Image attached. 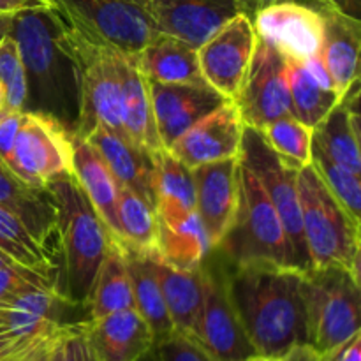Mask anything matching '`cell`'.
<instances>
[{
    "label": "cell",
    "mask_w": 361,
    "mask_h": 361,
    "mask_svg": "<svg viewBox=\"0 0 361 361\" xmlns=\"http://www.w3.org/2000/svg\"><path fill=\"white\" fill-rule=\"evenodd\" d=\"M226 274L233 305L257 356L282 358L295 345L307 344L302 271L275 264H226Z\"/></svg>",
    "instance_id": "cell-1"
},
{
    "label": "cell",
    "mask_w": 361,
    "mask_h": 361,
    "mask_svg": "<svg viewBox=\"0 0 361 361\" xmlns=\"http://www.w3.org/2000/svg\"><path fill=\"white\" fill-rule=\"evenodd\" d=\"M4 34L20 48L27 74V106L59 120L71 134L80 115V78L74 60L59 42L60 16L55 9L27 11L2 18Z\"/></svg>",
    "instance_id": "cell-2"
},
{
    "label": "cell",
    "mask_w": 361,
    "mask_h": 361,
    "mask_svg": "<svg viewBox=\"0 0 361 361\" xmlns=\"http://www.w3.org/2000/svg\"><path fill=\"white\" fill-rule=\"evenodd\" d=\"M42 190L56 215L59 256L62 257L60 293L76 307H85L99 267L116 240L73 173L51 180Z\"/></svg>",
    "instance_id": "cell-3"
},
{
    "label": "cell",
    "mask_w": 361,
    "mask_h": 361,
    "mask_svg": "<svg viewBox=\"0 0 361 361\" xmlns=\"http://www.w3.org/2000/svg\"><path fill=\"white\" fill-rule=\"evenodd\" d=\"M59 42L74 60L80 78V115L73 136L87 137L95 127H106L129 141L123 127V95L120 81L122 51L87 37L67 25L62 16Z\"/></svg>",
    "instance_id": "cell-4"
},
{
    "label": "cell",
    "mask_w": 361,
    "mask_h": 361,
    "mask_svg": "<svg viewBox=\"0 0 361 361\" xmlns=\"http://www.w3.org/2000/svg\"><path fill=\"white\" fill-rule=\"evenodd\" d=\"M228 267H291L281 217L256 176L238 161V208L224 238L214 247Z\"/></svg>",
    "instance_id": "cell-5"
},
{
    "label": "cell",
    "mask_w": 361,
    "mask_h": 361,
    "mask_svg": "<svg viewBox=\"0 0 361 361\" xmlns=\"http://www.w3.org/2000/svg\"><path fill=\"white\" fill-rule=\"evenodd\" d=\"M296 187L312 267H338L360 277L361 222L335 200L312 162L296 173Z\"/></svg>",
    "instance_id": "cell-6"
},
{
    "label": "cell",
    "mask_w": 361,
    "mask_h": 361,
    "mask_svg": "<svg viewBox=\"0 0 361 361\" xmlns=\"http://www.w3.org/2000/svg\"><path fill=\"white\" fill-rule=\"evenodd\" d=\"M307 344L317 355L361 331L360 277L338 267L310 268L302 277Z\"/></svg>",
    "instance_id": "cell-7"
},
{
    "label": "cell",
    "mask_w": 361,
    "mask_h": 361,
    "mask_svg": "<svg viewBox=\"0 0 361 361\" xmlns=\"http://www.w3.org/2000/svg\"><path fill=\"white\" fill-rule=\"evenodd\" d=\"M238 161L256 176L277 210L289 243L291 267L302 274L309 271L314 267L303 236L302 208H300L298 187H296L298 171L286 168L281 159L268 147L259 130L247 126L243 129Z\"/></svg>",
    "instance_id": "cell-8"
},
{
    "label": "cell",
    "mask_w": 361,
    "mask_h": 361,
    "mask_svg": "<svg viewBox=\"0 0 361 361\" xmlns=\"http://www.w3.org/2000/svg\"><path fill=\"white\" fill-rule=\"evenodd\" d=\"M7 166L25 185L42 190L51 180L73 173L71 133L51 116L23 111Z\"/></svg>",
    "instance_id": "cell-9"
},
{
    "label": "cell",
    "mask_w": 361,
    "mask_h": 361,
    "mask_svg": "<svg viewBox=\"0 0 361 361\" xmlns=\"http://www.w3.org/2000/svg\"><path fill=\"white\" fill-rule=\"evenodd\" d=\"M201 274L203 303L194 337L222 361H249L257 356L233 305L226 264L214 250L201 267Z\"/></svg>",
    "instance_id": "cell-10"
},
{
    "label": "cell",
    "mask_w": 361,
    "mask_h": 361,
    "mask_svg": "<svg viewBox=\"0 0 361 361\" xmlns=\"http://www.w3.org/2000/svg\"><path fill=\"white\" fill-rule=\"evenodd\" d=\"M67 25L94 41L136 55L155 37L154 30L129 0H51Z\"/></svg>",
    "instance_id": "cell-11"
},
{
    "label": "cell",
    "mask_w": 361,
    "mask_h": 361,
    "mask_svg": "<svg viewBox=\"0 0 361 361\" xmlns=\"http://www.w3.org/2000/svg\"><path fill=\"white\" fill-rule=\"evenodd\" d=\"M257 35L252 20L238 13L197 48L200 69L208 87L226 99L242 90L256 51Z\"/></svg>",
    "instance_id": "cell-12"
},
{
    "label": "cell",
    "mask_w": 361,
    "mask_h": 361,
    "mask_svg": "<svg viewBox=\"0 0 361 361\" xmlns=\"http://www.w3.org/2000/svg\"><path fill=\"white\" fill-rule=\"evenodd\" d=\"M233 102L243 123L254 129H263L268 123L291 115L288 62L274 46L257 39L245 83Z\"/></svg>",
    "instance_id": "cell-13"
},
{
    "label": "cell",
    "mask_w": 361,
    "mask_h": 361,
    "mask_svg": "<svg viewBox=\"0 0 361 361\" xmlns=\"http://www.w3.org/2000/svg\"><path fill=\"white\" fill-rule=\"evenodd\" d=\"M152 30L200 48L214 32L240 13L235 0H129Z\"/></svg>",
    "instance_id": "cell-14"
},
{
    "label": "cell",
    "mask_w": 361,
    "mask_h": 361,
    "mask_svg": "<svg viewBox=\"0 0 361 361\" xmlns=\"http://www.w3.org/2000/svg\"><path fill=\"white\" fill-rule=\"evenodd\" d=\"M257 39L274 46L288 62H305L321 53L323 13L298 2L263 7L252 16Z\"/></svg>",
    "instance_id": "cell-15"
},
{
    "label": "cell",
    "mask_w": 361,
    "mask_h": 361,
    "mask_svg": "<svg viewBox=\"0 0 361 361\" xmlns=\"http://www.w3.org/2000/svg\"><path fill=\"white\" fill-rule=\"evenodd\" d=\"M245 123L235 102L229 99L207 116L197 120L168 150L194 169L201 164L238 157Z\"/></svg>",
    "instance_id": "cell-16"
},
{
    "label": "cell",
    "mask_w": 361,
    "mask_h": 361,
    "mask_svg": "<svg viewBox=\"0 0 361 361\" xmlns=\"http://www.w3.org/2000/svg\"><path fill=\"white\" fill-rule=\"evenodd\" d=\"M192 178L196 214L215 247L231 228L238 208V157L197 166Z\"/></svg>",
    "instance_id": "cell-17"
},
{
    "label": "cell",
    "mask_w": 361,
    "mask_h": 361,
    "mask_svg": "<svg viewBox=\"0 0 361 361\" xmlns=\"http://www.w3.org/2000/svg\"><path fill=\"white\" fill-rule=\"evenodd\" d=\"M148 85L155 126L164 148L197 120L229 101L208 85H168L157 81H148Z\"/></svg>",
    "instance_id": "cell-18"
},
{
    "label": "cell",
    "mask_w": 361,
    "mask_h": 361,
    "mask_svg": "<svg viewBox=\"0 0 361 361\" xmlns=\"http://www.w3.org/2000/svg\"><path fill=\"white\" fill-rule=\"evenodd\" d=\"M360 81H356L330 113L314 127L312 152L341 168L361 175Z\"/></svg>",
    "instance_id": "cell-19"
},
{
    "label": "cell",
    "mask_w": 361,
    "mask_h": 361,
    "mask_svg": "<svg viewBox=\"0 0 361 361\" xmlns=\"http://www.w3.org/2000/svg\"><path fill=\"white\" fill-rule=\"evenodd\" d=\"M74 307L60 289H28L0 305V330L23 341L46 337L66 324L63 314Z\"/></svg>",
    "instance_id": "cell-20"
},
{
    "label": "cell",
    "mask_w": 361,
    "mask_h": 361,
    "mask_svg": "<svg viewBox=\"0 0 361 361\" xmlns=\"http://www.w3.org/2000/svg\"><path fill=\"white\" fill-rule=\"evenodd\" d=\"M87 337L101 361H136L155 345V337L136 309L85 321Z\"/></svg>",
    "instance_id": "cell-21"
},
{
    "label": "cell",
    "mask_w": 361,
    "mask_h": 361,
    "mask_svg": "<svg viewBox=\"0 0 361 361\" xmlns=\"http://www.w3.org/2000/svg\"><path fill=\"white\" fill-rule=\"evenodd\" d=\"M73 175L85 196L95 208L99 217L108 226L109 233L120 242V228L116 219V201H118V182L109 171L108 164L101 157L94 145L85 137L73 136Z\"/></svg>",
    "instance_id": "cell-22"
},
{
    "label": "cell",
    "mask_w": 361,
    "mask_h": 361,
    "mask_svg": "<svg viewBox=\"0 0 361 361\" xmlns=\"http://www.w3.org/2000/svg\"><path fill=\"white\" fill-rule=\"evenodd\" d=\"M288 85L291 115L312 129L341 101L319 55L305 62H288Z\"/></svg>",
    "instance_id": "cell-23"
},
{
    "label": "cell",
    "mask_w": 361,
    "mask_h": 361,
    "mask_svg": "<svg viewBox=\"0 0 361 361\" xmlns=\"http://www.w3.org/2000/svg\"><path fill=\"white\" fill-rule=\"evenodd\" d=\"M324 35L321 60L326 67L337 94L344 95L360 81L361 21L337 11H323Z\"/></svg>",
    "instance_id": "cell-24"
},
{
    "label": "cell",
    "mask_w": 361,
    "mask_h": 361,
    "mask_svg": "<svg viewBox=\"0 0 361 361\" xmlns=\"http://www.w3.org/2000/svg\"><path fill=\"white\" fill-rule=\"evenodd\" d=\"M85 140L90 141L95 150L101 154L118 185L127 187L133 192L145 197L148 203L154 204V159H152V154L134 147L106 127H95Z\"/></svg>",
    "instance_id": "cell-25"
},
{
    "label": "cell",
    "mask_w": 361,
    "mask_h": 361,
    "mask_svg": "<svg viewBox=\"0 0 361 361\" xmlns=\"http://www.w3.org/2000/svg\"><path fill=\"white\" fill-rule=\"evenodd\" d=\"M148 81L168 85H207L200 69L197 48L168 35H155L133 55Z\"/></svg>",
    "instance_id": "cell-26"
},
{
    "label": "cell",
    "mask_w": 361,
    "mask_h": 361,
    "mask_svg": "<svg viewBox=\"0 0 361 361\" xmlns=\"http://www.w3.org/2000/svg\"><path fill=\"white\" fill-rule=\"evenodd\" d=\"M120 81L123 95V127L130 145L155 154L162 150L152 108L150 85L134 63L133 55H120Z\"/></svg>",
    "instance_id": "cell-27"
},
{
    "label": "cell",
    "mask_w": 361,
    "mask_h": 361,
    "mask_svg": "<svg viewBox=\"0 0 361 361\" xmlns=\"http://www.w3.org/2000/svg\"><path fill=\"white\" fill-rule=\"evenodd\" d=\"M154 159V204L161 224H175L196 212L192 169L168 148L152 154Z\"/></svg>",
    "instance_id": "cell-28"
},
{
    "label": "cell",
    "mask_w": 361,
    "mask_h": 361,
    "mask_svg": "<svg viewBox=\"0 0 361 361\" xmlns=\"http://www.w3.org/2000/svg\"><path fill=\"white\" fill-rule=\"evenodd\" d=\"M0 204L14 212L39 240L59 252V229H56V215L51 201L48 200L44 190H35L25 185L2 161H0Z\"/></svg>",
    "instance_id": "cell-29"
},
{
    "label": "cell",
    "mask_w": 361,
    "mask_h": 361,
    "mask_svg": "<svg viewBox=\"0 0 361 361\" xmlns=\"http://www.w3.org/2000/svg\"><path fill=\"white\" fill-rule=\"evenodd\" d=\"M155 275L176 331L194 335L203 303V274L197 270H176L152 254ZM203 267V264H201Z\"/></svg>",
    "instance_id": "cell-30"
},
{
    "label": "cell",
    "mask_w": 361,
    "mask_h": 361,
    "mask_svg": "<svg viewBox=\"0 0 361 361\" xmlns=\"http://www.w3.org/2000/svg\"><path fill=\"white\" fill-rule=\"evenodd\" d=\"M126 252L127 271L130 279V289H133L134 309L140 312V316L147 321L154 334L155 342L162 341L169 334L175 331V326L169 317L168 307H166L164 296H162L161 284L155 275L154 264H152V254H137L133 250Z\"/></svg>",
    "instance_id": "cell-31"
},
{
    "label": "cell",
    "mask_w": 361,
    "mask_h": 361,
    "mask_svg": "<svg viewBox=\"0 0 361 361\" xmlns=\"http://www.w3.org/2000/svg\"><path fill=\"white\" fill-rule=\"evenodd\" d=\"M85 307L88 310V321L134 307L133 289H130V279L122 243L113 242L109 247L108 254L95 275Z\"/></svg>",
    "instance_id": "cell-32"
},
{
    "label": "cell",
    "mask_w": 361,
    "mask_h": 361,
    "mask_svg": "<svg viewBox=\"0 0 361 361\" xmlns=\"http://www.w3.org/2000/svg\"><path fill=\"white\" fill-rule=\"evenodd\" d=\"M212 242L197 214H190L175 224L159 222L155 256L176 270H197L212 252Z\"/></svg>",
    "instance_id": "cell-33"
},
{
    "label": "cell",
    "mask_w": 361,
    "mask_h": 361,
    "mask_svg": "<svg viewBox=\"0 0 361 361\" xmlns=\"http://www.w3.org/2000/svg\"><path fill=\"white\" fill-rule=\"evenodd\" d=\"M116 219H118L122 247L148 256L157 252L159 219L154 204L148 203L140 194L120 185Z\"/></svg>",
    "instance_id": "cell-34"
},
{
    "label": "cell",
    "mask_w": 361,
    "mask_h": 361,
    "mask_svg": "<svg viewBox=\"0 0 361 361\" xmlns=\"http://www.w3.org/2000/svg\"><path fill=\"white\" fill-rule=\"evenodd\" d=\"M0 250L18 264L59 271V252L39 240L14 212L0 204Z\"/></svg>",
    "instance_id": "cell-35"
},
{
    "label": "cell",
    "mask_w": 361,
    "mask_h": 361,
    "mask_svg": "<svg viewBox=\"0 0 361 361\" xmlns=\"http://www.w3.org/2000/svg\"><path fill=\"white\" fill-rule=\"evenodd\" d=\"M257 130L286 168L300 171L312 162L314 129L293 115L282 116Z\"/></svg>",
    "instance_id": "cell-36"
},
{
    "label": "cell",
    "mask_w": 361,
    "mask_h": 361,
    "mask_svg": "<svg viewBox=\"0 0 361 361\" xmlns=\"http://www.w3.org/2000/svg\"><path fill=\"white\" fill-rule=\"evenodd\" d=\"M312 166L335 200L355 221L361 222V175L341 168L316 152H312Z\"/></svg>",
    "instance_id": "cell-37"
},
{
    "label": "cell",
    "mask_w": 361,
    "mask_h": 361,
    "mask_svg": "<svg viewBox=\"0 0 361 361\" xmlns=\"http://www.w3.org/2000/svg\"><path fill=\"white\" fill-rule=\"evenodd\" d=\"M0 83L6 90L7 109L25 111L27 106V74L18 42L11 34L0 35Z\"/></svg>",
    "instance_id": "cell-38"
},
{
    "label": "cell",
    "mask_w": 361,
    "mask_h": 361,
    "mask_svg": "<svg viewBox=\"0 0 361 361\" xmlns=\"http://www.w3.org/2000/svg\"><path fill=\"white\" fill-rule=\"evenodd\" d=\"M28 289H60V274L18 263L0 267V305Z\"/></svg>",
    "instance_id": "cell-39"
},
{
    "label": "cell",
    "mask_w": 361,
    "mask_h": 361,
    "mask_svg": "<svg viewBox=\"0 0 361 361\" xmlns=\"http://www.w3.org/2000/svg\"><path fill=\"white\" fill-rule=\"evenodd\" d=\"M51 361H101L87 337V323H66L53 337Z\"/></svg>",
    "instance_id": "cell-40"
},
{
    "label": "cell",
    "mask_w": 361,
    "mask_h": 361,
    "mask_svg": "<svg viewBox=\"0 0 361 361\" xmlns=\"http://www.w3.org/2000/svg\"><path fill=\"white\" fill-rule=\"evenodd\" d=\"M154 349L159 361H222L194 335L176 330L155 342Z\"/></svg>",
    "instance_id": "cell-41"
},
{
    "label": "cell",
    "mask_w": 361,
    "mask_h": 361,
    "mask_svg": "<svg viewBox=\"0 0 361 361\" xmlns=\"http://www.w3.org/2000/svg\"><path fill=\"white\" fill-rule=\"evenodd\" d=\"M21 113L23 111H13V109H6L0 113V161L6 166L9 164L11 154H13L14 140H16L18 127L21 122Z\"/></svg>",
    "instance_id": "cell-42"
},
{
    "label": "cell",
    "mask_w": 361,
    "mask_h": 361,
    "mask_svg": "<svg viewBox=\"0 0 361 361\" xmlns=\"http://www.w3.org/2000/svg\"><path fill=\"white\" fill-rule=\"evenodd\" d=\"M317 361H361V331L342 344L321 353Z\"/></svg>",
    "instance_id": "cell-43"
},
{
    "label": "cell",
    "mask_w": 361,
    "mask_h": 361,
    "mask_svg": "<svg viewBox=\"0 0 361 361\" xmlns=\"http://www.w3.org/2000/svg\"><path fill=\"white\" fill-rule=\"evenodd\" d=\"M53 9L51 0H0V18H11L27 11Z\"/></svg>",
    "instance_id": "cell-44"
},
{
    "label": "cell",
    "mask_w": 361,
    "mask_h": 361,
    "mask_svg": "<svg viewBox=\"0 0 361 361\" xmlns=\"http://www.w3.org/2000/svg\"><path fill=\"white\" fill-rule=\"evenodd\" d=\"M235 2L238 4L240 13L247 14L250 20H252L254 14H256L259 9H263V7L274 6V4H282V2H298V4H303V6L314 7V9L321 11V13L326 11V7H324V4L321 2V0H235Z\"/></svg>",
    "instance_id": "cell-45"
},
{
    "label": "cell",
    "mask_w": 361,
    "mask_h": 361,
    "mask_svg": "<svg viewBox=\"0 0 361 361\" xmlns=\"http://www.w3.org/2000/svg\"><path fill=\"white\" fill-rule=\"evenodd\" d=\"M326 11H337L344 16L361 21V0H321Z\"/></svg>",
    "instance_id": "cell-46"
},
{
    "label": "cell",
    "mask_w": 361,
    "mask_h": 361,
    "mask_svg": "<svg viewBox=\"0 0 361 361\" xmlns=\"http://www.w3.org/2000/svg\"><path fill=\"white\" fill-rule=\"evenodd\" d=\"M37 341L39 338H34V341H23V338H16L11 334H7V331L0 330V360L7 358V356L13 355V353L20 351V349L27 348V345L34 344V342Z\"/></svg>",
    "instance_id": "cell-47"
},
{
    "label": "cell",
    "mask_w": 361,
    "mask_h": 361,
    "mask_svg": "<svg viewBox=\"0 0 361 361\" xmlns=\"http://www.w3.org/2000/svg\"><path fill=\"white\" fill-rule=\"evenodd\" d=\"M56 330L53 334H49L48 337H44L42 341H39L30 351L27 353L23 361H51V349H53V337H55Z\"/></svg>",
    "instance_id": "cell-48"
},
{
    "label": "cell",
    "mask_w": 361,
    "mask_h": 361,
    "mask_svg": "<svg viewBox=\"0 0 361 361\" xmlns=\"http://www.w3.org/2000/svg\"><path fill=\"white\" fill-rule=\"evenodd\" d=\"M319 355L316 353V349L309 344H298L293 349H289L281 361H317Z\"/></svg>",
    "instance_id": "cell-49"
},
{
    "label": "cell",
    "mask_w": 361,
    "mask_h": 361,
    "mask_svg": "<svg viewBox=\"0 0 361 361\" xmlns=\"http://www.w3.org/2000/svg\"><path fill=\"white\" fill-rule=\"evenodd\" d=\"M46 337H48V335H46ZM42 338H44V337H42ZM42 338H39V341H42ZM39 341H37V342H39ZM37 342H34V344H30V345H27V348L20 349V351L13 353V355H9V356H7V358H4V360H0V361H23L25 356H27V353L30 351V349L34 348V345L37 344Z\"/></svg>",
    "instance_id": "cell-50"
},
{
    "label": "cell",
    "mask_w": 361,
    "mask_h": 361,
    "mask_svg": "<svg viewBox=\"0 0 361 361\" xmlns=\"http://www.w3.org/2000/svg\"><path fill=\"white\" fill-rule=\"evenodd\" d=\"M7 104H6V90H4L2 83H0V113L6 111Z\"/></svg>",
    "instance_id": "cell-51"
},
{
    "label": "cell",
    "mask_w": 361,
    "mask_h": 361,
    "mask_svg": "<svg viewBox=\"0 0 361 361\" xmlns=\"http://www.w3.org/2000/svg\"><path fill=\"white\" fill-rule=\"evenodd\" d=\"M136 361H159V358H157V355H155V349H152L150 353H147V355L141 356V358Z\"/></svg>",
    "instance_id": "cell-52"
},
{
    "label": "cell",
    "mask_w": 361,
    "mask_h": 361,
    "mask_svg": "<svg viewBox=\"0 0 361 361\" xmlns=\"http://www.w3.org/2000/svg\"><path fill=\"white\" fill-rule=\"evenodd\" d=\"M9 263H14V261L11 259V257H7L6 254L0 250V267H6V264H9Z\"/></svg>",
    "instance_id": "cell-53"
},
{
    "label": "cell",
    "mask_w": 361,
    "mask_h": 361,
    "mask_svg": "<svg viewBox=\"0 0 361 361\" xmlns=\"http://www.w3.org/2000/svg\"><path fill=\"white\" fill-rule=\"evenodd\" d=\"M249 361H281V358H268V356H254Z\"/></svg>",
    "instance_id": "cell-54"
}]
</instances>
